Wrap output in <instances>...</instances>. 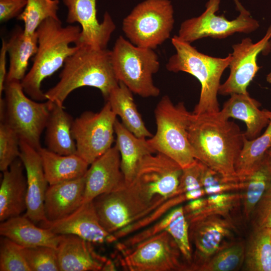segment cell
<instances>
[{"label":"cell","mask_w":271,"mask_h":271,"mask_svg":"<svg viewBox=\"0 0 271 271\" xmlns=\"http://www.w3.org/2000/svg\"><path fill=\"white\" fill-rule=\"evenodd\" d=\"M188 139L194 157L203 164L232 181H241L235 165L242 150L244 132L234 122L219 114H192Z\"/></svg>","instance_id":"cell-1"},{"label":"cell","mask_w":271,"mask_h":271,"mask_svg":"<svg viewBox=\"0 0 271 271\" xmlns=\"http://www.w3.org/2000/svg\"><path fill=\"white\" fill-rule=\"evenodd\" d=\"M81 28L80 25L64 27L60 19L48 18L36 30L38 49L30 70L21 81L25 93L31 99L47 100L41 84L63 66L68 57L79 48Z\"/></svg>","instance_id":"cell-2"},{"label":"cell","mask_w":271,"mask_h":271,"mask_svg":"<svg viewBox=\"0 0 271 271\" xmlns=\"http://www.w3.org/2000/svg\"><path fill=\"white\" fill-rule=\"evenodd\" d=\"M118 83L111 50L95 49L80 43L77 50L66 60L59 81L45 94L47 100L63 105L73 90L89 86L98 89L107 100Z\"/></svg>","instance_id":"cell-3"},{"label":"cell","mask_w":271,"mask_h":271,"mask_svg":"<svg viewBox=\"0 0 271 271\" xmlns=\"http://www.w3.org/2000/svg\"><path fill=\"white\" fill-rule=\"evenodd\" d=\"M176 53L170 57L166 68L169 71L188 73L201 84L200 97L193 113H216L220 111L217 94L220 79L229 67L231 53L225 58L209 56L198 51L191 44L181 40L177 35L171 39Z\"/></svg>","instance_id":"cell-4"},{"label":"cell","mask_w":271,"mask_h":271,"mask_svg":"<svg viewBox=\"0 0 271 271\" xmlns=\"http://www.w3.org/2000/svg\"><path fill=\"white\" fill-rule=\"evenodd\" d=\"M157 130L148 139L156 153L171 158L184 169L195 161L188 139V127L192 112L183 102L175 105L168 95L162 97L155 111Z\"/></svg>","instance_id":"cell-5"},{"label":"cell","mask_w":271,"mask_h":271,"mask_svg":"<svg viewBox=\"0 0 271 271\" xmlns=\"http://www.w3.org/2000/svg\"><path fill=\"white\" fill-rule=\"evenodd\" d=\"M4 92V97L0 98L1 122L12 128L20 141L38 151L49 115L50 101L39 102L29 98L18 81L6 82Z\"/></svg>","instance_id":"cell-6"},{"label":"cell","mask_w":271,"mask_h":271,"mask_svg":"<svg viewBox=\"0 0 271 271\" xmlns=\"http://www.w3.org/2000/svg\"><path fill=\"white\" fill-rule=\"evenodd\" d=\"M111 51L114 72L118 82L143 97H157L160 90L154 83L153 75L160 68L153 49L134 45L120 36Z\"/></svg>","instance_id":"cell-7"},{"label":"cell","mask_w":271,"mask_h":271,"mask_svg":"<svg viewBox=\"0 0 271 271\" xmlns=\"http://www.w3.org/2000/svg\"><path fill=\"white\" fill-rule=\"evenodd\" d=\"M174 14L170 0H145L123 19L122 30L134 45L154 50L170 38Z\"/></svg>","instance_id":"cell-8"},{"label":"cell","mask_w":271,"mask_h":271,"mask_svg":"<svg viewBox=\"0 0 271 271\" xmlns=\"http://www.w3.org/2000/svg\"><path fill=\"white\" fill-rule=\"evenodd\" d=\"M119 262L127 271H189V265L173 237L156 234L120 252Z\"/></svg>","instance_id":"cell-9"},{"label":"cell","mask_w":271,"mask_h":271,"mask_svg":"<svg viewBox=\"0 0 271 271\" xmlns=\"http://www.w3.org/2000/svg\"><path fill=\"white\" fill-rule=\"evenodd\" d=\"M166 200L150 202L130 184L99 195L93 202L101 225L113 234L145 217Z\"/></svg>","instance_id":"cell-10"},{"label":"cell","mask_w":271,"mask_h":271,"mask_svg":"<svg viewBox=\"0 0 271 271\" xmlns=\"http://www.w3.org/2000/svg\"><path fill=\"white\" fill-rule=\"evenodd\" d=\"M221 0H208L205 11L200 16L188 19L182 23L178 37L191 44L206 37L224 39L235 33L248 34L259 27L258 22L240 3L236 5L239 14L235 19L228 20L224 15H217Z\"/></svg>","instance_id":"cell-11"},{"label":"cell","mask_w":271,"mask_h":271,"mask_svg":"<svg viewBox=\"0 0 271 271\" xmlns=\"http://www.w3.org/2000/svg\"><path fill=\"white\" fill-rule=\"evenodd\" d=\"M116 119L107 101L99 112L86 111L74 119L72 131L76 154L88 165L112 147Z\"/></svg>","instance_id":"cell-12"},{"label":"cell","mask_w":271,"mask_h":271,"mask_svg":"<svg viewBox=\"0 0 271 271\" xmlns=\"http://www.w3.org/2000/svg\"><path fill=\"white\" fill-rule=\"evenodd\" d=\"M182 171L179 164L162 153L148 155L130 184L150 202L168 199L176 195Z\"/></svg>","instance_id":"cell-13"},{"label":"cell","mask_w":271,"mask_h":271,"mask_svg":"<svg viewBox=\"0 0 271 271\" xmlns=\"http://www.w3.org/2000/svg\"><path fill=\"white\" fill-rule=\"evenodd\" d=\"M188 222L190 242L194 248L189 271H196L217 252L236 241L233 218L209 215Z\"/></svg>","instance_id":"cell-14"},{"label":"cell","mask_w":271,"mask_h":271,"mask_svg":"<svg viewBox=\"0 0 271 271\" xmlns=\"http://www.w3.org/2000/svg\"><path fill=\"white\" fill-rule=\"evenodd\" d=\"M270 39L271 24L258 42L253 43L250 38H245L232 45L229 76L220 84L219 94L227 95L248 93L247 87L260 69L257 63V56L268 47Z\"/></svg>","instance_id":"cell-15"},{"label":"cell","mask_w":271,"mask_h":271,"mask_svg":"<svg viewBox=\"0 0 271 271\" xmlns=\"http://www.w3.org/2000/svg\"><path fill=\"white\" fill-rule=\"evenodd\" d=\"M68 10L66 21L81 27L80 43L95 49H106L116 26L105 12L101 22L97 18L96 0H62Z\"/></svg>","instance_id":"cell-16"},{"label":"cell","mask_w":271,"mask_h":271,"mask_svg":"<svg viewBox=\"0 0 271 271\" xmlns=\"http://www.w3.org/2000/svg\"><path fill=\"white\" fill-rule=\"evenodd\" d=\"M39 226L59 235L71 234L92 243H112L117 240L101 225L93 201L83 203L68 216L54 221H45Z\"/></svg>","instance_id":"cell-17"},{"label":"cell","mask_w":271,"mask_h":271,"mask_svg":"<svg viewBox=\"0 0 271 271\" xmlns=\"http://www.w3.org/2000/svg\"><path fill=\"white\" fill-rule=\"evenodd\" d=\"M85 175L83 203L101 194L118 190L126 185L121 169L120 155L116 145L95 160Z\"/></svg>","instance_id":"cell-18"},{"label":"cell","mask_w":271,"mask_h":271,"mask_svg":"<svg viewBox=\"0 0 271 271\" xmlns=\"http://www.w3.org/2000/svg\"><path fill=\"white\" fill-rule=\"evenodd\" d=\"M91 243L74 235H61L57 248L60 271L114 270L113 263L97 253Z\"/></svg>","instance_id":"cell-19"},{"label":"cell","mask_w":271,"mask_h":271,"mask_svg":"<svg viewBox=\"0 0 271 271\" xmlns=\"http://www.w3.org/2000/svg\"><path fill=\"white\" fill-rule=\"evenodd\" d=\"M20 158L26 170L28 188L25 215L35 224L40 223L46 221L44 200L49 184L38 151L23 141H20Z\"/></svg>","instance_id":"cell-20"},{"label":"cell","mask_w":271,"mask_h":271,"mask_svg":"<svg viewBox=\"0 0 271 271\" xmlns=\"http://www.w3.org/2000/svg\"><path fill=\"white\" fill-rule=\"evenodd\" d=\"M20 158L3 172L0 187V221L16 217L27 210V181Z\"/></svg>","instance_id":"cell-21"},{"label":"cell","mask_w":271,"mask_h":271,"mask_svg":"<svg viewBox=\"0 0 271 271\" xmlns=\"http://www.w3.org/2000/svg\"><path fill=\"white\" fill-rule=\"evenodd\" d=\"M85 176L49 185L44 200L46 221H54L73 213L83 204Z\"/></svg>","instance_id":"cell-22"},{"label":"cell","mask_w":271,"mask_h":271,"mask_svg":"<svg viewBox=\"0 0 271 271\" xmlns=\"http://www.w3.org/2000/svg\"><path fill=\"white\" fill-rule=\"evenodd\" d=\"M260 105L248 93H234L230 95L219 113L225 119L234 118L243 121L246 126L245 137L253 140L267 126L271 116V111L260 110Z\"/></svg>","instance_id":"cell-23"},{"label":"cell","mask_w":271,"mask_h":271,"mask_svg":"<svg viewBox=\"0 0 271 271\" xmlns=\"http://www.w3.org/2000/svg\"><path fill=\"white\" fill-rule=\"evenodd\" d=\"M0 234L22 247L47 246L57 249L61 235L36 226L25 215L1 222Z\"/></svg>","instance_id":"cell-24"},{"label":"cell","mask_w":271,"mask_h":271,"mask_svg":"<svg viewBox=\"0 0 271 271\" xmlns=\"http://www.w3.org/2000/svg\"><path fill=\"white\" fill-rule=\"evenodd\" d=\"M50 102V112L45 127L47 149L62 155L76 154L72 131L73 117L65 110L63 105Z\"/></svg>","instance_id":"cell-25"},{"label":"cell","mask_w":271,"mask_h":271,"mask_svg":"<svg viewBox=\"0 0 271 271\" xmlns=\"http://www.w3.org/2000/svg\"><path fill=\"white\" fill-rule=\"evenodd\" d=\"M116 144L120 155L121 169L126 185L134 179L141 161L146 156L156 153L148 139L136 137L116 119L114 124Z\"/></svg>","instance_id":"cell-26"},{"label":"cell","mask_w":271,"mask_h":271,"mask_svg":"<svg viewBox=\"0 0 271 271\" xmlns=\"http://www.w3.org/2000/svg\"><path fill=\"white\" fill-rule=\"evenodd\" d=\"M6 47L9 56V67L6 82H21L27 74L30 59L37 51L36 31L34 34L28 35L25 34L24 29L17 27L8 41H6Z\"/></svg>","instance_id":"cell-27"},{"label":"cell","mask_w":271,"mask_h":271,"mask_svg":"<svg viewBox=\"0 0 271 271\" xmlns=\"http://www.w3.org/2000/svg\"><path fill=\"white\" fill-rule=\"evenodd\" d=\"M38 152L49 185L82 177L88 169L89 165L76 154L62 155L42 147Z\"/></svg>","instance_id":"cell-28"},{"label":"cell","mask_w":271,"mask_h":271,"mask_svg":"<svg viewBox=\"0 0 271 271\" xmlns=\"http://www.w3.org/2000/svg\"><path fill=\"white\" fill-rule=\"evenodd\" d=\"M106 100L114 114L120 117L121 123L134 135L146 139L153 136L146 126L138 110L132 92L125 84L119 82Z\"/></svg>","instance_id":"cell-29"},{"label":"cell","mask_w":271,"mask_h":271,"mask_svg":"<svg viewBox=\"0 0 271 271\" xmlns=\"http://www.w3.org/2000/svg\"><path fill=\"white\" fill-rule=\"evenodd\" d=\"M242 195L243 214L246 220L251 215L271 181V159L266 153L246 180Z\"/></svg>","instance_id":"cell-30"},{"label":"cell","mask_w":271,"mask_h":271,"mask_svg":"<svg viewBox=\"0 0 271 271\" xmlns=\"http://www.w3.org/2000/svg\"><path fill=\"white\" fill-rule=\"evenodd\" d=\"M243 268L271 271V228H254L245 246Z\"/></svg>","instance_id":"cell-31"},{"label":"cell","mask_w":271,"mask_h":271,"mask_svg":"<svg viewBox=\"0 0 271 271\" xmlns=\"http://www.w3.org/2000/svg\"><path fill=\"white\" fill-rule=\"evenodd\" d=\"M271 148V116L264 132L253 140L245 137L241 152L236 161L235 169L237 176L245 181L253 168Z\"/></svg>","instance_id":"cell-32"},{"label":"cell","mask_w":271,"mask_h":271,"mask_svg":"<svg viewBox=\"0 0 271 271\" xmlns=\"http://www.w3.org/2000/svg\"><path fill=\"white\" fill-rule=\"evenodd\" d=\"M59 0H27L26 6L17 17L24 22V31L28 35L34 34L46 19H59L57 15Z\"/></svg>","instance_id":"cell-33"},{"label":"cell","mask_w":271,"mask_h":271,"mask_svg":"<svg viewBox=\"0 0 271 271\" xmlns=\"http://www.w3.org/2000/svg\"><path fill=\"white\" fill-rule=\"evenodd\" d=\"M245 246L243 241L234 242L221 249L196 271H233L243 265Z\"/></svg>","instance_id":"cell-34"},{"label":"cell","mask_w":271,"mask_h":271,"mask_svg":"<svg viewBox=\"0 0 271 271\" xmlns=\"http://www.w3.org/2000/svg\"><path fill=\"white\" fill-rule=\"evenodd\" d=\"M243 194L228 192L208 195L206 203L199 211L186 215L187 221L209 215H220L231 218L232 213L237 209L242 201Z\"/></svg>","instance_id":"cell-35"},{"label":"cell","mask_w":271,"mask_h":271,"mask_svg":"<svg viewBox=\"0 0 271 271\" xmlns=\"http://www.w3.org/2000/svg\"><path fill=\"white\" fill-rule=\"evenodd\" d=\"M31 271H60L57 249L47 246L22 247Z\"/></svg>","instance_id":"cell-36"},{"label":"cell","mask_w":271,"mask_h":271,"mask_svg":"<svg viewBox=\"0 0 271 271\" xmlns=\"http://www.w3.org/2000/svg\"><path fill=\"white\" fill-rule=\"evenodd\" d=\"M201 182L205 194L210 195L245 190L246 181H232L203 164Z\"/></svg>","instance_id":"cell-37"},{"label":"cell","mask_w":271,"mask_h":271,"mask_svg":"<svg viewBox=\"0 0 271 271\" xmlns=\"http://www.w3.org/2000/svg\"><path fill=\"white\" fill-rule=\"evenodd\" d=\"M203 163L196 160L191 166L183 169L176 194H185L187 201L203 197L206 194L201 182Z\"/></svg>","instance_id":"cell-38"},{"label":"cell","mask_w":271,"mask_h":271,"mask_svg":"<svg viewBox=\"0 0 271 271\" xmlns=\"http://www.w3.org/2000/svg\"><path fill=\"white\" fill-rule=\"evenodd\" d=\"M22 247L8 238L1 236V271H31L22 253Z\"/></svg>","instance_id":"cell-39"},{"label":"cell","mask_w":271,"mask_h":271,"mask_svg":"<svg viewBox=\"0 0 271 271\" xmlns=\"http://www.w3.org/2000/svg\"><path fill=\"white\" fill-rule=\"evenodd\" d=\"M20 139L15 131L3 122L0 123V170L9 169L20 158Z\"/></svg>","instance_id":"cell-40"},{"label":"cell","mask_w":271,"mask_h":271,"mask_svg":"<svg viewBox=\"0 0 271 271\" xmlns=\"http://www.w3.org/2000/svg\"><path fill=\"white\" fill-rule=\"evenodd\" d=\"M254 228H271V181L251 216Z\"/></svg>","instance_id":"cell-41"},{"label":"cell","mask_w":271,"mask_h":271,"mask_svg":"<svg viewBox=\"0 0 271 271\" xmlns=\"http://www.w3.org/2000/svg\"><path fill=\"white\" fill-rule=\"evenodd\" d=\"M27 0H0V21L1 23L17 18L22 13Z\"/></svg>","instance_id":"cell-42"},{"label":"cell","mask_w":271,"mask_h":271,"mask_svg":"<svg viewBox=\"0 0 271 271\" xmlns=\"http://www.w3.org/2000/svg\"><path fill=\"white\" fill-rule=\"evenodd\" d=\"M7 50L6 41L2 39V47L0 51V97L4 92L7 75L6 70Z\"/></svg>","instance_id":"cell-43"},{"label":"cell","mask_w":271,"mask_h":271,"mask_svg":"<svg viewBox=\"0 0 271 271\" xmlns=\"http://www.w3.org/2000/svg\"><path fill=\"white\" fill-rule=\"evenodd\" d=\"M266 80L268 83L271 84V71L267 75Z\"/></svg>","instance_id":"cell-44"},{"label":"cell","mask_w":271,"mask_h":271,"mask_svg":"<svg viewBox=\"0 0 271 271\" xmlns=\"http://www.w3.org/2000/svg\"><path fill=\"white\" fill-rule=\"evenodd\" d=\"M271 159V148L266 153Z\"/></svg>","instance_id":"cell-45"},{"label":"cell","mask_w":271,"mask_h":271,"mask_svg":"<svg viewBox=\"0 0 271 271\" xmlns=\"http://www.w3.org/2000/svg\"><path fill=\"white\" fill-rule=\"evenodd\" d=\"M235 3H238L239 1L238 0H234Z\"/></svg>","instance_id":"cell-46"}]
</instances>
